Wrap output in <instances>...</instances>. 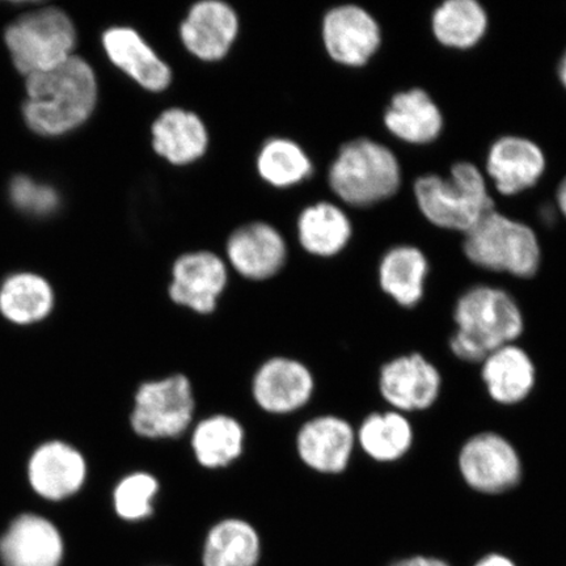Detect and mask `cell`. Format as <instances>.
I'll return each instance as SVG.
<instances>
[{"mask_svg": "<svg viewBox=\"0 0 566 566\" xmlns=\"http://www.w3.org/2000/svg\"><path fill=\"white\" fill-rule=\"evenodd\" d=\"M245 430L235 417L212 415L196 424L190 438L197 463L207 470H221L242 457Z\"/></svg>", "mask_w": 566, "mask_h": 566, "instance_id": "44dd1931", "label": "cell"}, {"mask_svg": "<svg viewBox=\"0 0 566 566\" xmlns=\"http://www.w3.org/2000/svg\"><path fill=\"white\" fill-rule=\"evenodd\" d=\"M357 444L378 463L399 462L415 442V431L407 415L389 409L366 417L356 430Z\"/></svg>", "mask_w": 566, "mask_h": 566, "instance_id": "cb8c5ba5", "label": "cell"}, {"mask_svg": "<svg viewBox=\"0 0 566 566\" xmlns=\"http://www.w3.org/2000/svg\"><path fill=\"white\" fill-rule=\"evenodd\" d=\"M486 169L499 192L511 196L535 186L546 169V158L534 142L502 137L488 154Z\"/></svg>", "mask_w": 566, "mask_h": 566, "instance_id": "e0dca14e", "label": "cell"}, {"mask_svg": "<svg viewBox=\"0 0 566 566\" xmlns=\"http://www.w3.org/2000/svg\"><path fill=\"white\" fill-rule=\"evenodd\" d=\"M357 446L356 430L335 415L314 417L300 429L295 448L302 463L323 475H338L348 469Z\"/></svg>", "mask_w": 566, "mask_h": 566, "instance_id": "7c38bea8", "label": "cell"}, {"mask_svg": "<svg viewBox=\"0 0 566 566\" xmlns=\"http://www.w3.org/2000/svg\"><path fill=\"white\" fill-rule=\"evenodd\" d=\"M196 398L192 381L184 374H172L142 384L130 415L134 433L146 440H174L192 424Z\"/></svg>", "mask_w": 566, "mask_h": 566, "instance_id": "52a82bcc", "label": "cell"}, {"mask_svg": "<svg viewBox=\"0 0 566 566\" xmlns=\"http://www.w3.org/2000/svg\"><path fill=\"white\" fill-rule=\"evenodd\" d=\"M259 172L275 187H290L313 171V166L294 142L272 139L264 146L258 160Z\"/></svg>", "mask_w": 566, "mask_h": 566, "instance_id": "f546056e", "label": "cell"}, {"mask_svg": "<svg viewBox=\"0 0 566 566\" xmlns=\"http://www.w3.org/2000/svg\"><path fill=\"white\" fill-rule=\"evenodd\" d=\"M389 566H451L448 562L442 558L431 556H410L401 558V560L395 562Z\"/></svg>", "mask_w": 566, "mask_h": 566, "instance_id": "d6a6232c", "label": "cell"}, {"mask_svg": "<svg viewBox=\"0 0 566 566\" xmlns=\"http://www.w3.org/2000/svg\"><path fill=\"white\" fill-rule=\"evenodd\" d=\"M458 469L472 491L492 495L514 490L523 476L518 450L494 431H481L463 443Z\"/></svg>", "mask_w": 566, "mask_h": 566, "instance_id": "ba28073f", "label": "cell"}, {"mask_svg": "<svg viewBox=\"0 0 566 566\" xmlns=\"http://www.w3.org/2000/svg\"><path fill=\"white\" fill-rule=\"evenodd\" d=\"M417 203L431 223L443 229L469 231L493 210L483 175L471 163H457L449 179L422 176L415 184Z\"/></svg>", "mask_w": 566, "mask_h": 566, "instance_id": "3957f363", "label": "cell"}, {"mask_svg": "<svg viewBox=\"0 0 566 566\" xmlns=\"http://www.w3.org/2000/svg\"><path fill=\"white\" fill-rule=\"evenodd\" d=\"M10 195L13 205L33 216H48L59 207L60 198L52 187L38 184L30 177L19 176L12 180Z\"/></svg>", "mask_w": 566, "mask_h": 566, "instance_id": "1f68e13d", "label": "cell"}, {"mask_svg": "<svg viewBox=\"0 0 566 566\" xmlns=\"http://www.w3.org/2000/svg\"><path fill=\"white\" fill-rule=\"evenodd\" d=\"M4 39L17 69L31 76L71 59L76 33L65 12L44 9L18 19L7 28Z\"/></svg>", "mask_w": 566, "mask_h": 566, "instance_id": "8992f818", "label": "cell"}, {"mask_svg": "<svg viewBox=\"0 0 566 566\" xmlns=\"http://www.w3.org/2000/svg\"><path fill=\"white\" fill-rule=\"evenodd\" d=\"M103 44L111 61L142 87L158 92L171 83L166 63L130 28H112L104 33Z\"/></svg>", "mask_w": 566, "mask_h": 566, "instance_id": "ffe728a7", "label": "cell"}, {"mask_svg": "<svg viewBox=\"0 0 566 566\" xmlns=\"http://www.w3.org/2000/svg\"><path fill=\"white\" fill-rule=\"evenodd\" d=\"M473 566H518L511 557L502 554H488L480 558V560Z\"/></svg>", "mask_w": 566, "mask_h": 566, "instance_id": "836d02e7", "label": "cell"}, {"mask_svg": "<svg viewBox=\"0 0 566 566\" xmlns=\"http://www.w3.org/2000/svg\"><path fill=\"white\" fill-rule=\"evenodd\" d=\"M428 272V260L420 250L409 245L396 247L381 260L380 287L399 306L412 308L422 300Z\"/></svg>", "mask_w": 566, "mask_h": 566, "instance_id": "4316f807", "label": "cell"}, {"mask_svg": "<svg viewBox=\"0 0 566 566\" xmlns=\"http://www.w3.org/2000/svg\"><path fill=\"white\" fill-rule=\"evenodd\" d=\"M153 144L174 165H188L207 151L208 132L195 113L169 109L153 125Z\"/></svg>", "mask_w": 566, "mask_h": 566, "instance_id": "603a6c76", "label": "cell"}, {"mask_svg": "<svg viewBox=\"0 0 566 566\" xmlns=\"http://www.w3.org/2000/svg\"><path fill=\"white\" fill-rule=\"evenodd\" d=\"M464 252L488 271L528 279L541 265V247L528 226L490 211L465 232Z\"/></svg>", "mask_w": 566, "mask_h": 566, "instance_id": "277c9868", "label": "cell"}, {"mask_svg": "<svg viewBox=\"0 0 566 566\" xmlns=\"http://www.w3.org/2000/svg\"><path fill=\"white\" fill-rule=\"evenodd\" d=\"M558 76H560V81L563 82L564 86L566 87V52L563 55L560 65H558Z\"/></svg>", "mask_w": 566, "mask_h": 566, "instance_id": "d590c367", "label": "cell"}, {"mask_svg": "<svg viewBox=\"0 0 566 566\" xmlns=\"http://www.w3.org/2000/svg\"><path fill=\"white\" fill-rule=\"evenodd\" d=\"M315 392V378L298 359L273 357L261 365L252 380V396L261 410L285 416L306 407Z\"/></svg>", "mask_w": 566, "mask_h": 566, "instance_id": "30bf717a", "label": "cell"}, {"mask_svg": "<svg viewBox=\"0 0 566 566\" xmlns=\"http://www.w3.org/2000/svg\"><path fill=\"white\" fill-rule=\"evenodd\" d=\"M557 203L558 208L563 211L566 217V177L557 189Z\"/></svg>", "mask_w": 566, "mask_h": 566, "instance_id": "e575fe53", "label": "cell"}, {"mask_svg": "<svg viewBox=\"0 0 566 566\" xmlns=\"http://www.w3.org/2000/svg\"><path fill=\"white\" fill-rule=\"evenodd\" d=\"M488 17L475 0H448L433 15V32L438 41L452 48H471L483 39Z\"/></svg>", "mask_w": 566, "mask_h": 566, "instance_id": "f1b7e54d", "label": "cell"}, {"mask_svg": "<svg viewBox=\"0 0 566 566\" xmlns=\"http://www.w3.org/2000/svg\"><path fill=\"white\" fill-rule=\"evenodd\" d=\"M398 159L384 145L357 139L345 145L329 171L334 192L353 207H370L398 192Z\"/></svg>", "mask_w": 566, "mask_h": 566, "instance_id": "5b68a950", "label": "cell"}, {"mask_svg": "<svg viewBox=\"0 0 566 566\" xmlns=\"http://www.w3.org/2000/svg\"><path fill=\"white\" fill-rule=\"evenodd\" d=\"M481 379L494 402L512 407L521 405L533 394L536 367L525 349L509 344L488 354L481 363Z\"/></svg>", "mask_w": 566, "mask_h": 566, "instance_id": "2e32d148", "label": "cell"}, {"mask_svg": "<svg viewBox=\"0 0 566 566\" xmlns=\"http://www.w3.org/2000/svg\"><path fill=\"white\" fill-rule=\"evenodd\" d=\"M230 263L248 280L261 281L281 271L286 259V245L271 226L253 223L244 226L230 238Z\"/></svg>", "mask_w": 566, "mask_h": 566, "instance_id": "d6986e66", "label": "cell"}, {"mask_svg": "<svg viewBox=\"0 0 566 566\" xmlns=\"http://www.w3.org/2000/svg\"><path fill=\"white\" fill-rule=\"evenodd\" d=\"M379 391L389 408L398 412H422L440 399L442 375L422 354H405L381 366Z\"/></svg>", "mask_w": 566, "mask_h": 566, "instance_id": "9c48e42d", "label": "cell"}, {"mask_svg": "<svg viewBox=\"0 0 566 566\" xmlns=\"http://www.w3.org/2000/svg\"><path fill=\"white\" fill-rule=\"evenodd\" d=\"M301 243L316 256H334L348 244L352 228L348 217L331 203H317L302 212Z\"/></svg>", "mask_w": 566, "mask_h": 566, "instance_id": "83f0119b", "label": "cell"}, {"mask_svg": "<svg viewBox=\"0 0 566 566\" xmlns=\"http://www.w3.org/2000/svg\"><path fill=\"white\" fill-rule=\"evenodd\" d=\"M454 321L457 331L450 338V349L470 364H481L493 350L515 344L525 331V317L513 296L484 285L473 286L460 296Z\"/></svg>", "mask_w": 566, "mask_h": 566, "instance_id": "7a4b0ae2", "label": "cell"}, {"mask_svg": "<svg viewBox=\"0 0 566 566\" xmlns=\"http://www.w3.org/2000/svg\"><path fill=\"white\" fill-rule=\"evenodd\" d=\"M63 557L65 542L61 531L40 514L18 515L0 536L3 566H61Z\"/></svg>", "mask_w": 566, "mask_h": 566, "instance_id": "4fadbf2b", "label": "cell"}, {"mask_svg": "<svg viewBox=\"0 0 566 566\" xmlns=\"http://www.w3.org/2000/svg\"><path fill=\"white\" fill-rule=\"evenodd\" d=\"M237 33L235 12L230 6L216 0L197 3L181 24L184 44L203 61L223 59Z\"/></svg>", "mask_w": 566, "mask_h": 566, "instance_id": "ac0fdd59", "label": "cell"}, {"mask_svg": "<svg viewBox=\"0 0 566 566\" xmlns=\"http://www.w3.org/2000/svg\"><path fill=\"white\" fill-rule=\"evenodd\" d=\"M323 35L332 59L348 66L364 65L380 45L377 21L357 6L337 7L328 12Z\"/></svg>", "mask_w": 566, "mask_h": 566, "instance_id": "9a60e30c", "label": "cell"}, {"mask_svg": "<svg viewBox=\"0 0 566 566\" xmlns=\"http://www.w3.org/2000/svg\"><path fill=\"white\" fill-rule=\"evenodd\" d=\"M387 129L410 144H429L440 136L443 119L440 108L420 88L395 95L385 115Z\"/></svg>", "mask_w": 566, "mask_h": 566, "instance_id": "7402d4cb", "label": "cell"}, {"mask_svg": "<svg viewBox=\"0 0 566 566\" xmlns=\"http://www.w3.org/2000/svg\"><path fill=\"white\" fill-rule=\"evenodd\" d=\"M260 557L258 530L242 518L219 521L205 537L203 566H258Z\"/></svg>", "mask_w": 566, "mask_h": 566, "instance_id": "d4e9b609", "label": "cell"}, {"mask_svg": "<svg viewBox=\"0 0 566 566\" xmlns=\"http://www.w3.org/2000/svg\"><path fill=\"white\" fill-rule=\"evenodd\" d=\"M159 491V480L150 472L136 471L124 476L112 495L118 518L125 522L147 520L154 513V502Z\"/></svg>", "mask_w": 566, "mask_h": 566, "instance_id": "4dcf8cb0", "label": "cell"}, {"mask_svg": "<svg viewBox=\"0 0 566 566\" xmlns=\"http://www.w3.org/2000/svg\"><path fill=\"white\" fill-rule=\"evenodd\" d=\"M28 481L41 499L60 502L82 491L88 475L87 460L73 444L48 441L28 462Z\"/></svg>", "mask_w": 566, "mask_h": 566, "instance_id": "8fae6325", "label": "cell"}, {"mask_svg": "<svg viewBox=\"0 0 566 566\" xmlns=\"http://www.w3.org/2000/svg\"><path fill=\"white\" fill-rule=\"evenodd\" d=\"M96 97L94 70L73 55L45 73L27 76L25 123L40 136H62L86 122Z\"/></svg>", "mask_w": 566, "mask_h": 566, "instance_id": "6da1fadb", "label": "cell"}, {"mask_svg": "<svg viewBox=\"0 0 566 566\" xmlns=\"http://www.w3.org/2000/svg\"><path fill=\"white\" fill-rule=\"evenodd\" d=\"M53 308L51 283L39 274H12L0 286V314L12 324L40 323L52 314Z\"/></svg>", "mask_w": 566, "mask_h": 566, "instance_id": "484cf974", "label": "cell"}, {"mask_svg": "<svg viewBox=\"0 0 566 566\" xmlns=\"http://www.w3.org/2000/svg\"><path fill=\"white\" fill-rule=\"evenodd\" d=\"M228 285V268L210 252L184 254L172 269L169 296L179 306L193 313H214L219 296Z\"/></svg>", "mask_w": 566, "mask_h": 566, "instance_id": "5bb4252c", "label": "cell"}]
</instances>
